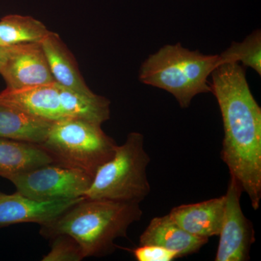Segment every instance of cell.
<instances>
[{"label":"cell","instance_id":"1","mask_svg":"<svg viewBox=\"0 0 261 261\" xmlns=\"http://www.w3.org/2000/svg\"><path fill=\"white\" fill-rule=\"evenodd\" d=\"M210 76L224 126L221 158L256 211L261 200V108L240 63L219 65Z\"/></svg>","mask_w":261,"mask_h":261},{"label":"cell","instance_id":"2","mask_svg":"<svg viewBox=\"0 0 261 261\" xmlns=\"http://www.w3.org/2000/svg\"><path fill=\"white\" fill-rule=\"evenodd\" d=\"M140 204L85 197L42 225L40 233L47 238L68 235L80 245L84 257L104 256L114 250L115 240L126 237L130 225L140 221L143 214Z\"/></svg>","mask_w":261,"mask_h":261},{"label":"cell","instance_id":"3","mask_svg":"<svg viewBox=\"0 0 261 261\" xmlns=\"http://www.w3.org/2000/svg\"><path fill=\"white\" fill-rule=\"evenodd\" d=\"M219 65V55L191 51L181 43L167 44L142 63L139 79L169 92L180 107L187 108L197 94L211 92L208 78Z\"/></svg>","mask_w":261,"mask_h":261},{"label":"cell","instance_id":"4","mask_svg":"<svg viewBox=\"0 0 261 261\" xmlns=\"http://www.w3.org/2000/svg\"><path fill=\"white\" fill-rule=\"evenodd\" d=\"M149 162L143 135L132 132L123 145H117L113 157L98 168L84 197L140 203L150 192Z\"/></svg>","mask_w":261,"mask_h":261},{"label":"cell","instance_id":"5","mask_svg":"<svg viewBox=\"0 0 261 261\" xmlns=\"http://www.w3.org/2000/svg\"><path fill=\"white\" fill-rule=\"evenodd\" d=\"M40 146L54 163L81 170L92 177L113 157L117 147L101 125L76 118L53 122Z\"/></svg>","mask_w":261,"mask_h":261},{"label":"cell","instance_id":"6","mask_svg":"<svg viewBox=\"0 0 261 261\" xmlns=\"http://www.w3.org/2000/svg\"><path fill=\"white\" fill-rule=\"evenodd\" d=\"M93 177L81 170L49 163L18 175L10 181L20 195L38 200L84 197Z\"/></svg>","mask_w":261,"mask_h":261},{"label":"cell","instance_id":"7","mask_svg":"<svg viewBox=\"0 0 261 261\" xmlns=\"http://www.w3.org/2000/svg\"><path fill=\"white\" fill-rule=\"evenodd\" d=\"M243 189L234 178L230 177L225 194L224 217L219 233L215 260L246 261L253 243V228L242 210L240 198Z\"/></svg>","mask_w":261,"mask_h":261},{"label":"cell","instance_id":"8","mask_svg":"<svg viewBox=\"0 0 261 261\" xmlns=\"http://www.w3.org/2000/svg\"><path fill=\"white\" fill-rule=\"evenodd\" d=\"M9 47V55L0 71L8 88L20 89L56 82L41 43Z\"/></svg>","mask_w":261,"mask_h":261},{"label":"cell","instance_id":"9","mask_svg":"<svg viewBox=\"0 0 261 261\" xmlns=\"http://www.w3.org/2000/svg\"><path fill=\"white\" fill-rule=\"evenodd\" d=\"M84 198L38 200L18 192L7 195L0 199V227L21 223L47 224Z\"/></svg>","mask_w":261,"mask_h":261},{"label":"cell","instance_id":"10","mask_svg":"<svg viewBox=\"0 0 261 261\" xmlns=\"http://www.w3.org/2000/svg\"><path fill=\"white\" fill-rule=\"evenodd\" d=\"M0 105L53 123L66 119L56 82L20 89L7 87L0 92Z\"/></svg>","mask_w":261,"mask_h":261},{"label":"cell","instance_id":"11","mask_svg":"<svg viewBox=\"0 0 261 261\" xmlns=\"http://www.w3.org/2000/svg\"><path fill=\"white\" fill-rule=\"evenodd\" d=\"M225 196L173 207L170 217L187 232L209 239L219 236L224 217Z\"/></svg>","mask_w":261,"mask_h":261},{"label":"cell","instance_id":"12","mask_svg":"<svg viewBox=\"0 0 261 261\" xmlns=\"http://www.w3.org/2000/svg\"><path fill=\"white\" fill-rule=\"evenodd\" d=\"M209 239L187 232L169 215L151 220L140 238V245H158L176 252L179 257L196 253L208 243Z\"/></svg>","mask_w":261,"mask_h":261},{"label":"cell","instance_id":"13","mask_svg":"<svg viewBox=\"0 0 261 261\" xmlns=\"http://www.w3.org/2000/svg\"><path fill=\"white\" fill-rule=\"evenodd\" d=\"M41 45L56 83L80 93L95 94L87 87L74 58L58 34L49 32L41 42Z\"/></svg>","mask_w":261,"mask_h":261},{"label":"cell","instance_id":"14","mask_svg":"<svg viewBox=\"0 0 261 261\" xmlns=\"http://www.w3.org/2000/svg\"><path fill=\"white\" fill-rule=\"evenodd\" d=\"M54 163L40 145L0 138V176L12 178Z\"/></svg>","mask_w":261,"mask_h":261},{"label":"cell","instance_id":"15","mask_svg":"<svg viewBox=\"0 0 261 261\" xmlns=\"http://www.w3.org/2000/svg\"><path fill=\"white\" fill-rule=\"evenodd\" d=\"M53 122L0 105V138L42 145Z\"/></svg>","mask_w":261,"mask_h":261},{"label":"cell","instance_id":"16","mask_svg":"<svg viewBox=\"0 0 261 261\" xmlns=\"http://www.w3.org/2000/svg\"><path fill=\"white\" fill-rule=\"evenodd\" d=\"M65 118H76L102 125L110 118V101L102 96L87 95L58 84Z\"/></svg>","mask_w":261,"mask_h":261},{"label":"cell","instance_id":"17","mask_svg":"<svg viewBox=\"0 0 261 261\" xmlns=\"http://www.w3.org/2000/svg\"><path fill=\"white\" fill-rule=\"evenodd\" d=\"M49 32L42 22L30 16L10 15L0 20V43L5 47L41 43Z\"/></svg>","mask_w":261,"mask_h":261},{"label":"cell","instance_id":"18","mask_svg":"<svg viewBox=\"0 0 261 261\" xmlns=\"http://www.w3.org/2000/svg\"><path fill=\"white\" fill-rule=\"evenodd\" d=\"M221 64L226 63H242L244 67H250L261 75V32L254 31L242 42L231 43L221 55Z\"/></svg>","mask_w":261,"mask_h":261},{"label":"cell","instance_id":"19","mask_svg":"<svg viewBox=\"0 0 261 261\" xmlns=\"http://www.w3.org/2000/svg\"><path fill=\"white\" fill-rule=\"evenodd\" d=\"M53 239L50 251L43 261H80L85 258L80 245L68 235L61 234Z\"/></svg>","mask_w":261,"mask_h":261},{"label":"cell","instance_id":"20","mask_svg":"<svg viewBox=\"0 0 261 261\" xmlns=\"http://www.w3.org/2000/svg\"><path fill=\"white\" fill-rule=\"evenodd\" d=\"M133 254L138 261H172L178 258L176 252L158 245H140Z\"/></svg>","mask_w":261,"mask_h":261},{"label":"cell","instance_id":"21","mask_svg":"<svg viewBox=\"0 0 261 261\" xmlns=\"http://www.w3.org/2000/svg\"><path fill=\"white\" fill-rule=\"evenodd\" d=\"M10 47H5V46H0V71L4 65L8 55H9Z\"/></svg>","mask_w":261,"mask_h":261},{"label":"cell","instance_id":"22","mask_svg":"<svg viewBox=\"0 0 261 261\" xmlns=\"http://www.w3.org/2000/svg\"><path fill=\"white\" fill-rule=\"evenodd\" d=\"M6 195V194L2 193V192H0V199L3 198V197H5Z\"/></svg>","mask_w":261,"mask_h":261},{"label":"cell","instance_id":"23","mask_svg":"<svg viewBox=\"0 0 261 261\" xmlns=\"http://www.w3.org/2000/svg\"><path fill=\"white\" fill-rule=\"evenodd\" d=\"M0 46H2V45H1V43H0Z\"/></svg>","mask_w":261,"mask_h":261}]
</instances>
